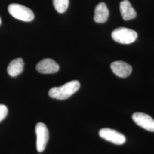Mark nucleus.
I'll return each instance as SVG.
<instances>
[{
    "instance_id": "f257e3e1",
    "label": "nucleus",
    "mask_w": 154,
    "mask_h": 154,
    "mask_svg": "<svg viewBox=\"0 0 154 154\" xmlns=\"http://www.w3.org/2000/svg\"><path fill=\"white\" fill-rule=\"evenodd\" d=\"M80 88V83L74 80L66 83L60 87H54L49 91L50 97L58 100H65L75 93Z\"/></svg>"
},
{
    "instance_id": "f03ea898",
    "label": "nucleus",
    "mask_w": 154,
    "mask_h": 154,
    "mask_svg": "<svg viewBox=\"0 0 154 154\" xmlns=\"http://www.w3.org/2000/svg\"><path fill=\"white\" fill-rule=\"evenodd\" d=\"M112 39L122 44H130L134 42L138 37L137 33L132 29L119 28L115 29L111 34Z\"/></svg>"
},
{
    "instance_id": "7ed1b4c3",
    "label": "nucleus",
    "mask_w": 154,
    "mask_h": 154,
    "mask_svg": "<svg viewBox=\"0 0 154 154\" xmlns=\"http://www.w3.org/2000/svg\"><path fill=\"white\" fill-rule=\"evenodd\" d=\"M8 11L14 18L25 22L32 21L34 18L33 11L25 6L11 4L8 6Z\"/></svg>"
},
{
    "instance_id": "20e7f679",
    "label": "nucleus",
    "mask_w": 154,
    "mask_h": 154,
    "mask_svg": "<svg viewBox=\"0 0 154 154\" xmlns=\"http://www.w3.org/2000/svg\"><path fill=\"white\" fill-rule=\"evenodd\" d=\"M37 136V149L38 152H42L45 149L49 140V131L46 126L42 122H39L35 126Z\"/></svg>"
},
{
    "instance_id": "39448f33",
    "label": "nucleus",
    "mask_w": 154,
    "mask_h": 154,
    "mask_svg": "<svg viewBox=\"0 0 154 154\" xmlns=\"http://www.w3.org/2000/svg\"><path fill=\"white\" fill-rule=\"evenodd\" d=\"M99 135L102 139L117 145H121L126 142V138L123 134L108 128L101 129Z\"/></svg>"
},
{
    "instance_id": "423d86ee",
    "label": "nucleus",
    "mask_w": 154,
    "mask_h": 154,
    "mask_svg": "<svg viewBox=\"0 0 154 154\" xmlns=\"http://www.w3.org/2000/svg\"><path fill=\"white\" fill-rule=\"evenodd\" d=\"M132 119L139 126L154 132V120L151 116L142 112H136L132 115Z\"/></svg>"
},
{
    "instance_id": "0eeeda50",
    "label": "nucleus",
    "mask_w": 154,
    "mask_h": 154,
    "mask_svg": "<svg viewBox=\"0 0 154 154\" xmlns=\"http://www.w3.org/2000/svg\"><path fill=\"white\" fill-rule=\"evenodd\" d=\"M60 66L57 63L50 58H46L39 62L36 66L37 72L42 74H53L58 72Z\"/></svg>"
},
{
    "instance_id": "6e6552de",
    "label": "nucleus",
    "mask_w": 154,
    "mask_h": 154,
    "mask_svg": "<svg viewBox=\"0 0 154 154\" xmlns=\"http://www.w3.org/2000/svg\"><path fill=\"white\" fill-rule=\"evenodd\" d=\"M111 69L116 76L121 78L128 77L132 72V67L123 61H116L111 63Z\"/></svg>"
},
{
    "instance_id": "1a4fd4ad",
    "label": "nucleus",
    "mask_w": 154,
    "mask_h": 154,
    "mask_svg": "<svg viewBox=\"0 0 154 154\" xmlns=\"http://www.w3.org/2000/svg\"><path fill=\"white\" fill-rule=\"evenodd\" d=\"M109 16V11L106 5L103 2H100L95 9L94 21L99 23H103L107 21Z\"/></svg>"
},
{
    "instance_id": "9d476101",
    "label": "nucleus",
    "mask_w": 154,
    "mask_h": 154,
    "mask_svg": "<svg viewBox=\"0 0 154 154\" xmlns=\"http://www.w3.org/2000/svg\"><path fill=\"white\" fill-rule=\"evenodd\" d=\"M122 17L125 20H130L137 17V13L128 0L122 1L120 4Z\"/></svg>"
},
{
    "instance_id": "9b49d317",
    "label": "nucleus",
    "mask_w": 154,
    "mask_h": 154,
    "mask_svg": "<svg viewBox=\"0 0 154 154\" xmlns=\"http://www.w3.org/2000/svg\"><path fill=\"white\" fill-rule=\"evenodd\" d=\"M24 67V62L21 58L11 61L7 68L8 74L12 77L18 76L22 72Z\"/></svg>"
},
{
    "instance_id": "f8f14e48",
    "label": "nucleus",
    "mask_w": 154,
    "mask_h": 154,
    "mask_svg": "<svg viewBox=\"0 0 154 154\" xmlns=\"http://www.w3.org/2000/svg\"><path fill=\"white\" fill-rule=\"evenodd\" d=\"M53 3L56 11L60 13H63L68 8L69 0H53Z\"/></svg>"
},
{
    "instance_id": "ddd939ff",
    "label": "nucleus",
    "mask_w": 154,
    "mask_h": 154,
    "mask_svg": "<svg viewBox=\"0 0 154 154\" xmlns=\"http://www.w3.org/2000/svg\"><path fill=\"white\" fill-rule=\"evenodd\" d=\"M8 110L5 105H0V122L5 118L8 115Z\"/></svg>"
},
{
    "instance_id": "4468645a",
    "label": "nucleus",
    "mask_w": 154,
    "mask_h": 154,
    "mask_svg": "<svg viewBox=\"0 0 154 154\" xmlns=\"http://www.w3.org/2000/svg\"><path fill=\"white\" fill-rule=\"evenodd\" d=\"M1 17H0V25H1Z\"/></svg>"
}]
</instances>
